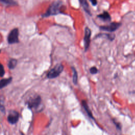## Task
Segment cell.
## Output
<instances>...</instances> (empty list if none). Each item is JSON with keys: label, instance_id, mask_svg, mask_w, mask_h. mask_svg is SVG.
Returning a JSON list of instances; mask_svg holds the SVG:
<instances>
[{"label": "cell", "instance_id": "1", "mask_svg": "<svg viewBox=\"0 0 135 135\" xmlns=\"http://www.w3.org/2000/svg\"><path fill=\"white\" fill-rule=\"evenodd\" d=\"M62 6V4L61 2H54L51 4L48 11L43 15V16L47 17L50 15H53L61 13Z\"/></svg>", "mask_w": 135, "mask_h": 135}, {"label": "cell", "instance_id": "2", "mask_svg": "<svg viewBox=\"0 0 135 135\" xmlns=\"http://www.w3.org/2000/svg\"><path fill=\"white\" fill-rule=\"evenodd\" d=\"M64 67L62 64H57L48 73L47 77L49 79H54L58 77L63 71Z\"/></svg>", "mask_w": 135, "mask_h": 135}, {"label": "cell", "instance_id": "3", "mask_svg": "<svg viewBox=\"0 0 135 135\" xmlns=\"http://www.w3.org/2000/svg\"><path fill=\"white\" fill-rule=\"evenodd\" d=\"M19 30L14 29L9 33L8 36V41L9 44H14L19 42Z\"/></svg>", "mask_w": 135, "mask_h": 135}, {"label": "cell", "instance_id": "4", "mask_svg": "<svg viewBox=\"0 0 135 135\" xmlns=\"http://www.w3.org/2000/svg\"><path fill=\"white\" fill-rule=\"evenodd\" d=\"M41 102V97L39 96H36L31 98L29 100L28 104L30 108H37L40 105Z\"/></svg>", "mask_w": 135, "mask_h": 135}, {"label": "cell", "instance_id": "5", "mask_svg": "<svg viewBox=\"0 0 135 135\" xmlns=\"http://www.w3.org/2000/svg\"><path fill=\"white\" fill-rule=\"evenodd\" d=\"M120 25H121L120 23L112 22L107 25L101 26H100V29L103 31L112 32H114V31H116L120 26Z\"/></svg>", "mask_w": 135, "mask_h": 135}, {"label": "cell", "instance_id": "6", "mask_svg": "<svg viewBox=\"0 0 135 135\" xmlns=\"http://www.w3.org/2000/svg\"><path fill=\"white\" fill-rule=\"evenodd\" d=\"M91 34V32L90 29L88 27H86L85 29V33H84V44L85 51H87V50H88V49L90 46Z\"/></svg>", "mask_w": 135, "mask_h": 135}, {"label": "cell", "instance_id": "7", "mask_svg": "<svg viewBox=\"0 0 135 135\" xmlns=\"http://www.w3.org/2000/svg\"><path fill=\"white\" fill-rule=\"evenodd\" d=\"M19 119V114L18 112L12 110L10 111L8 117V120L9 123L11 124H15L16 123Z\"/></svg>", "mask_w": 135, "mask_h": 135}, {"label": "cell", "instance_id": "8", "mask_svg": "<svg viewBox=\"0 0 135 135\" xmlns=\"http://www.w3.org/2000/svg\"><path fill=\"white\" fill-rule=\"evenodd\" d=\"M98 18L101 19L102 21H104L105 22L110 21L111 19L110 14H109L108 12H107L106 11H105L102 14L98 15Z\"/></svg>", "mask_w": 135, "mask_h": 135}, {"label": "cell", "instance_id": "9", "mask_svg": "<svg viewBox=\"0 0 135 135\" xmlns=\"http://www.w3.org/2000/svg\"><path fill=\"white\" fill-rule=\"evenodd\" d=\"M82 105L83 106V108L84 109V110H85L87 114H88V115L89 116V117H90L92 119H94V117H93V115L92 114V112L91 111V110H90V108L87 103V102L84 100H83L82 101Z\"/></svg>", "mask_w": 135, "mask_h": 135}, {"label": "cell", "instance_id": "10", "mask_svg": "<svg viewBox=\"0 0 135 135\" xmlns=\"http://www.w3.org/2000/svg\"><path fill=\"white\" fill-rule=\"evenodd\" d=\"M12 78H9L8 79H4L0 80V89L7 86L9 84L11 83V82L12 81Z\"/></svg>", "mask_w": 135, "mask_h": 135}, {"label": "cell", "instance_id": "11", "mask_svg": "<svg viewBox=\"0 0 135 135\" xmlns=\"http://www.w3.org/2000/svg\"><path fill=\"white\" fill-rule=\"evenodd\" d=\"M82 7H83L84 10L85 11L86 13H87L88 14H89V15H91L90 14V10L89 9V4L88 3V2L85 1V0H82V1H80Z\"/></svg>", "mask_w": 135, "mask_h": 135}, {"label": "cell", "instance_id": "12", "mask_svg": "<svg viewBox=\"0 0 135 135\" xmlns=\"http://www.w3.org/2000/svg\"><path fill=\"white\" fill-rule=\"evenodd\" d=\"M72 70L73 72V82L74 84H77L78 83V73L77 70L74 67H72Z\"/></svg>", "mask_w": 135, "mask_h": 135}, {"label": "cell", "instance_id": "13", "mask_svg": "<svg viewBox=\"0 0 135 135\" xmlns=\"http://www.w3.org/2000/svg\"><path fill=\"white\" fill-rule=\"evenodd\" d=\"M17 64V60L14 59H12L10 60L8 63V67L10 69H14Z\"/></svg>", "mask_w": 135, "mask_h": 135}, {"label": "cell", "instance_id": "14", "mask_svg": "<svg viewBox=\"0 0 135 135\" xmlns=\"http://www.w3.org/2000/svg\"><path fill=\"white\" fill-rule=\"evenodd\" d=\"M1 3H2L3 4H4L5 5H8V6H12V5H14L16 4L15 2H13V1H0Z\"/></svg>", "mask_w": 135, "mask_h": 135}, {"label": "cell", "instance_id": "15", "mask_svg": "<svg viewBox=\"0 0 135 135\" xmlns=\"http://www.w3.org/2000/svg\"><path fill=\"white\" fill-rule=\"evenodd\" d=\"M98 71V70L97 68L95 67H93L92 68H91L90 69V72L93 74H95L97 73Z\"/></svg>", "mask_w": 135, "mask_h": 135}, {"label": "cell", "instance_id": "16", "mask_svg": "<svg viewBox=\"0 0 135 135\" xmlns=\"http://www.w3.org/2000/svg\"><path fill=\"white\" fill-rule=\"evenodd\" d=\"M5 74L4 67L2 64L0 63V77H3Z\"/></svg>", "mask_w": 135, "mask_h": 135}, {"label": "cell", "instance_id": "17", "mask_svg": "<svg viewBox=\"0 0 135 135\" xmlns=\"http://www.w3.org/2000/svg\"><path fill=\"white\" fill-rule=\"evenodd\" d=\"M0 111H2L3 112H4V111H5V108H4V106L1 104V100H0Z\"/></svg>", "mask_w": 135, "mask_h": 135}, {"label": "cell", "instance_id": "18", "mask_svg": "<svg viewBox=\"0 0 135 135\" xmlns=\"http://www.w3.org/2000/svg\"><path fill=\"white\" fill-rule=\"evenodd\" d=\"M90 2H91L92 4L95 6H96L97 4V1H95V0H90Z\"/></svg>", "mask_w": 135, "mask_h": 135}, {"label": "cell", "instance_id": "19", "mask_svg": "<svg viewBox=\"0 0 135 135\" xmlns=\"http://www.w3.org/2000/svg\"><path fill=\"white\" fill-rule=\"evenodd\" d=\"M21 135H24L23 133H21Z\"/></svg>", "mask_w": 135, "mask_h": 135}, {"label": "cell", "instance_id": "20", "mask_svg": "<svg viewBox=\"0 0 135 135\" xmlns=\"http://www.w3.org/2000/svg\"><path fill=\"white\" fill-rule=\"evenodd\" d=\"M0 52H1V50H0Z\"/></svg>", "mask_w": 135, "mask_h": 135}]
</instances>
